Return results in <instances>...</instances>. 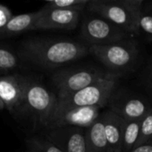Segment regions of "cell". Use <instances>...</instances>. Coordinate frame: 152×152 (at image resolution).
<instances>
[{
    "instance_id": "obj_16",
    "label": "cell",
    "mask_w": 152,
    "mask_h": 152,
    "mask_svg": "<svg viewBox=\"0 0 152 152\" xmlns=\"http://www.w3.org/2000/svg\"><path fill=\"white\" fill-rule=\"evenodd\" d=\"M141 119H124L122 152H131L136 146L141 130Z\"/></svg>"
},
{
    "instance_id": "obj_6",
    "label": "cell",
    "mask_w": 152,
    "mask_h": 152,
    "mask_svg": "<svg viewBox=\"0 0 152 152\" xmlns=\"http://www.w3.org/2000/svg\"><path fill=\"white\" fill-rule=\"evenodd\" d=\"M131 34L108 20L85 11L81 20L80 37L87 46L108 45L131 37Z\"/></svg>"
},
{
    "instance_id": "obj_5",
    "label": "cell",
    "mask_w": 152,
    "mask_h": 152,
    "mask_svg": "<svg viewBox=\"0 0 152 152\" xmlns=\"http://www.w3.org/2000/svg\"><path fill=\"white\" fill-rule=\"evenodd\" d=\"M120 75L112 74L98 82L63 98H57L54 110H63L78 107H99L108 105L116 90Z\"/></svg>"
},
{
    "instance_id": "obj_21",
    "label": "cell",
    "mask_w": 152,
    "mask_h": 152,
    "mask_svg": "<svg viewBox=\"0 0 152 152\" xmlns=\"http://www.w3.org/2000/svg\"><path fill=\"white\" fill-rule=\"evenodd\" d=\"M152 140V107L151 110L145 114L142 118L141 122V130L139 140L136 143V147L145 144Z\"/></svg>"
},
{
    "instance_id": "obj_3",
    "label": "cell",
    "mask_w": 152,
    "mask_h": 152,
    "mask_svg": "<svg viewBox=\"0 0 152 152\" xmlns=\"http://www.w3.org/2000/svg\"><path fill=\"white\" fill-rule=\"evenodd\" d=\"M89 53L97 59L108 71L121 76L136 63L139 48L131 37L108 45L89 46Z\"/></svg>"
},
{
    "instance_id": "obj_1",
    "label": "cell",
    "mask_w": 152,
    "mask_h": 152,
    "mask_svg": "<svg viewBox=\"0 0 152 152\" xmlns=\"http://www.w3.org/2000/svg\"><path fill=\"white\" fill-rule=\"evenodd\" d=\"M90 54L89 46L70 39L31 38L20 47V57L44 69H58Z\"/></svg>"
},
{
    "instance_id": "obj_17",
    "label": "cell",
    "mask_w": 152,
    "mask_h": 152,
    "mask_svg": "<svg viewBox=\"0 0 152 152\" xmlns=\"http://www.w3.org/2000/svg\"><path fill=\"white\" fill-rule=\"evenodd\" d=\"M137 35L152 41V1L143 2L137 20Z\"/></svg>"
},
{
    "instance_id": "obj_20",
    "label": "cell",
    "mask_w": 152,
    "mask_h": 152,
    "mask_svg": "<svg viewBox=\"0 0 152 152\" xmlns=\"http://www.w3.org/2000/svg\"><path fill=\"white\" fill-rule=\"evenodd\" d=\"M90 0H52L45 3V6L65 10L86 11Z\"/></svg>"
},
{
    "instance_id": "obj_19",
    "label": "cell",
    "mask_w": 152,
    "mask_h": 152,
    "mask_svg": "<svg viewBox=\"0 0 152 152\" xmlns=\"http://www.w3.org/2000/svg\"><path fill=\"white\" fill-rule=\"evenodd\" d=\"M20 65L19 57L10 49L0 46V72H9Z\"/></svg>"
},
{
    "instance_id": "obj_12",
    "label": "cell",
    "mask_w": 152,
    "mask_h": 152,
    "mask_svg": "<svg viewBox=\"0 0 152 152\" xmlns=\"http://www.w3.org/2000/svg\"><path fill=\"white\" fill-rule=\"evenodd\" d=\"M46 139L63 152H87L86 128L63 126L49 131Z\"/></svg>"
},
{
    "instance_id": "obj_7",
    "label": "cell",
    "mask_w": 152,
    "mask_h": 152,
    "mask_svg": "<svg viewBox=\"0 0 152 152\" xmlns=\"http://www.w3.org/2000/svg\"><path fill=\"white\" fill-rule=\"evenodd\" d=\"M56 102V94L49 91L42 84L28 79L21 110L30 113L35 121L46 127Z\"/></svg>"
},
{
    "instance_id": "obj_14",
    "label": "cell",
    "mask_w": 152,
    "mask_h": 152,
    "mask_svg": "<svg viewBox=\"0 0 152 152\" xmlns=\"http://www.w3.org/2000/svg\"><path fill=\"white\" fill-rule=\"evenodd\" d=\"M87 152H113L105 135L102 118H100L88 128H86Z\"/></svg>"
},
{
    "instance_id": "obj_24",
    "label": "cell",
    "mask_w": 152,
    "mask_h": 152,
    "mask_svg": "<svg viewBox=\"0 0 152 152\" xmlns=\"http://www.w3.org/2000/svg\"><path fill=\"white\" fill-rule=\"evenodd\" d=\"M149 80H150V82H151V86H152V61L151 62V64H150V70H149Z\"/></svg>"
},
{
    "instance_id": "obj_11",
    "label": "cell",
    "mask_w": 152,
    "mask_h": 152,
    "mask_svg": "<svg viewBox=\"0 0 152 152\" xmlns=\"http://www.w3.org/2000/svg\"><path fill=\"white\" fill-rule=\"evenodd\" d=\"M108 104H110V111L126 120L141 119L151 108L149 102L142 98L124 93L116 94L115 92Z\"/></svg>"
},
{
    "instance_id": "obj_13",
    "label": "cell",
    "mask_w": 152,
    "mask_h": 152,
    "mask_svg": "<svg viewBox=\"0 0 152 152\" xmlns=\"http://www.w3.org/2000/svg\"><path fill=\"white\" fill-rule=\"evenodd\" d=\"M106 139L113 152H122L124 118L108 110L101 114Z\"/></svg>"
},
{
    "instance_id": "obj_18",
    "label": "cell",
    "mask_w": 152,
    "mask_h": 152,
    "mask_svg": "<svg viewBox=\"0 0 152 152\" xmlns=\"http://www.w3.org/2000/svg\"><path fill=\"white\" fill-rule=\"evenodd\" d=\"M25 152H63L47 139L31 138L26 142Z\"/></svg>"
},
{
    "instance_id": "obj_4",
    "label": "cell",
    "mask_w": 152,
    "mask_h": 152,
    "mask_svg": "<svg viewBox=\"0 0 152 152\" xmlns=\"http://www.w3.org/2000/svg\"><path fill=\"white\" fill-rule=\"evenodd\" d=\"M112 74L114 73L94 66L71 67L55 71L52 76V82L57 91V98H63Z\"/></svg>"
},
{
    "instance_id": "obj_22",
    "label": "cell",
    "mask_w": 152,
    "mask_h": 152,
    "mask_svg": "<svg viewBox=\"0 0 152 152\" xmlns=\"http://www.w3.org/2000/svg\"><path fill=\"white\" fill-rule=\"evenodd\" d=\"M12 16V13L11 10L7 6L0 4V29L5 26V24L9 21Z\"/></svg>"
},
{
    "instance_id": "obj_8",
    "label": "cell",
    "mask_w": 152,
    "mask_h": 152,
    "mask_svg": "<svg viewBox=\"0 0 152 152\" xmlns=\"http://www.w3.org/2000/svg\"><path fill=\"white\" fill-rule=\"evenodd\" d=\"M85 12V11H84ZM83 11L52 8L44 5L37 11V17L35 29H75L82 20Z\"/></svg>"
},
{
    "instance_id": "obj_2",
    "label": "cell",
    "mask_w": 152,
    "mask_h": 152,
    "mask_svg": "<svg viewBox=\"0 0 152 152\" xmlns=\"http://www.w3.org/2000/svg\"><path fill=\"white\" fill-rule=\"evenodd\" d=\"M144 0H90L86 11L108 20L131 35H137V20Z\"/></svg>"
},
{
    "instance_id": "obj_15",
    "label": "cell",
    "mask_w": 152,
    "mask_h": 152,
    "mask_svg": "<svg viewBox=\"0 0 152 152\" xmlns=\"http://www.w3.org/2000/svg\"><path fill=\"white\" fill-rule=\"evenodd\" d=\"M37 17V12L12 15L5 26L0 29V37H12L28 30H34Z\"/></svg>"
},
{
    "instance_id": "obj_9",
    "label": "cell",
    "mask_w": 152,
    "mask_h": 152,
    "mask_svg": "<svg viewBox=\"0 0 152 152\" xmlns=\"http://www.w3.org/2000/svg\"><path fill=\"white\" fill-rule=\"evenodd\" d=\"M99 107H78L63 110H54L46 128L49 130L63 127L77 126L88 128L101 116Z\"/></svg>"
},
{
    "instance_id": "obj_10",
    "label": "cell",
    "mask_w": 152,
    "mask_h": 152,
    "mask_svg": "<svg viewBox=\"0 0 152 152\" xmlns=\"http://www.w3.org/2000/svg\"><path fill=\"white\" fill-rule=\"evenodd\" d=\"M28 79L18 74L0 76V100L11 113L22 110Z\"/></svg>"
},
{
    "instance_id": "obj_23",
    "label": "cell",
    "mask_w": 152,
    "mask_h": 152,
    "mask_svg": "<svg viewBox=\"0 0 152 152\" xmlns=\"http://www.w3.org/2000/svg\"><path fill=\"white\" fill-rule=\"evenodd\" d=\"M131 152H152V140L145 144L134 148Z\"/></svg>"
},
{
    "instance_id": "obj_25",
    "label": "cell",
    "mask_w": 152,
    "mask_h": 152,
    "mask_svg": "<svg viewBox=\"0 0 152 152\" xmlns=\"http://www.w3.org/2000/svg\"><path fill=\"white\" fill-rule=\"evenodd\" d=\"M3 109H4V104H3L2 101L0 100V110H3Z\"/></svg>"
}]
</instances>
